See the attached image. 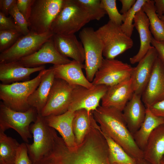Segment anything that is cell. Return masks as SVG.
Masks as SVG:
<instances>
[{
  "instance_id": "cell-25",
  "label": "cell",
  "mask_w": 164,
  "mask_h": 164,
  "mask_svg": "<svg viewBox=\"0 0 164 164\" xmlns=\"http://www.w3.org/2000/svg\"><path fill=\"white\" fill-rule=\"evenodd\" d=\"M55 78L54 70L51 67L48 69L38 87L28 99L29 104L30 107L35 108L38 114H40L46 104Z\"/></svg>"
},
{
  "instance_id": "cell-12",
  "label": "cell",
  "mask_w": 164,
  "mask_h": 164,
  "mask_svg": "<svg viewBox=\"0 0 164 164\" xmlns=\"http://www.w3.org/2000/svg\"><path fill=\"white\" fill-rule=\"evenodd\" d=\"M74 86L55 78L47 102L40 114L43 117L62 114L68 111Z\"/></svg>"
},
{
  "instance_id": "cell-2",
  "label": "cell",
  "mask_w": 164,
  "mask_h": 164,
  "mask_svg": "<svg viewBox=\"0 0 164 164\" xmlns=\"http://www.w3.org/2000/svg\"><path fill=\"white\" fill-rule=\"evenodd\" d=\"M92 112L103 133L120 145L136 161L144 158L143 151L136 144L122 112L112 107L102 106Z\"/></svg>"
},
{
  "instance_id": "cell-28",
  "label": "cell",
  "mask_w": 164,
  "mask_h": 164,
  "mask_svg": "<svg viewBox=\"0 0 164 164\" xmlns=\"http://www.w3.org/2000/svg\"><path fill=\"white\" fill-rule=\"evenodd\" d=\"M149 23V29L153 38L164 43V23L157 14L154 1L147 0L142 7Z\"/></svg>"
},
{
  "instance_id": "cell-3",
  "label": "cell",
  "mask_w": 164,
  "mask_h": 164,
  "mask_svg": "<svg viewBox=\"0 0 164 164\" xmlns=\"http://www.w3.org/2000/svg\"><path fill=\"white\" fill-rule=\"evenodd\" d=\"M48 69L41 71L34 78L22 82L0 84V99L6 106L15 111L24 112L31 107L28 99L39 85Z\"/></svg>"
},
{
  "instance_id": "cell-16",
  "label": "cell",
  "mask_w": 164,
  "mask_h": 164,
  "mask_svg": "<svg viewBox=\"0 0 164 164\" xmlns=\"http://www.w3.org/2000/svg\"><path fill=\"white\" fill-rule=\"evenodd\" d=\"M158 56L155 49L152 46L137 66L134 67L131 79L135 93L142 96L149 80Z\"/></svg>"
},
{
  "instance_id": "cell-27",
  "label": "cell",
  "mask_w": 164,
  "mask_h": 164,
  "mask_svg": "<svg viewBox=\"0 0 164 164\" xmlns=\"http://www.w3.org/2000/svg\"><path fill=\"white\" fill-rule=\"evenodd\" d=\"M95 120L92 112H88L85 109L75 112L73 120V128L77 146L84 141L90 131Z\"/></svg>"
},
{
  "instance_id": "cell-34",
  "label": "cell",
  "mask_w": 164,
  "mask_h": 164,
  "mask_svg": "<svg viewBox=\"0 0 164 164\" xmlns=\"http://www.w3.org/2000/svg\"><path fill=\"white\" fill-rule=\"evenodd\" d=\"M23 35L21 33L16 31L0 30V53L11 47Z\"/></svg>"
},
{
  "instance_id": "cell-19",
  "label": "cell",
  "mask_w": 164,
  "mask_h": 164,
  "mask_svg": "<svg viewBox=\"0 0 164 164\" xmlns=\"http://www.w3.org/2000/svg\"><path fill=\"white\" fill-rule=\"evenodd\" d=\"M52 39L56 49L62 55L81 63L85 61L83 45L75 34H54Z\"/></svg>"
},
{
  "instance_id": "cell-20",
  "label": "cell",
  "mask_w": 164,
  "mask_h": 164,
  "mask_svg": "<svg viewBox=\"0 0 164 164\" xmlns=\"http://www.w3.org/2000/svg\"><path fill=\"white\" fill-rule=\"evenodd\" d=\"M74 112L68 110L61 114L44 117L47 125L58 132L66 145L70 148L77 146L73 128Z\"/></svg>"
},
{
  "instance_id": "cell-15",
  "label": "cell",
  "mask_w": 164,
  "mask_h": 164,
  "mask_svg": "<svg viewBox=\"0 0 164 164\" xmlns=\"http://www.w3.org/2000/svg\"><path fill=\"white\" fill-rule=\"evenodd\" d=\"M142 99L146 108L164 99V65L158 56Z\"/></svg>"
},
{
  "instance_id": "cell-24",
  "label": "cell",
  "mask_w": 164,
  "mask_h": 164,
  "mask_svg": "<svg viewBox=\"0 0 164 164\" xmlns=\"http://www.w3.org/2000/svg\"><path fill=\"white\" fill-rule=\"evenodd\" d=\"M143 152L144 158L151 164H161L164 155V124L151 133Z\"/></svg>"
},
{
  "instance_id": "cell-38",
  "label": "cell",
  "mask_w": 164,
  "mask_h": 164,
  "mask_svg": "<svg viewBox=\"0 0 164 164\" xmlns=\"http://www.w3.org/2000/svg\"><path fill=\"white\" fill-rule=\"evenodd\" d=\"M33 1V0H17V7L27 22Z\"/></svg>"
},
{
  "instance_id": "cell-45",
  "label": "cell",
  "mask_w": 164,
  "mask_h": 164,
  "mask_svg": "<svg viewBox=\"0 0 164 164\" xmlns=\"http://www.w3.org/2000/svg\"><path fill=\"white\" fill-rule=\"evenodd\" d=\"M161 20L164 23V15L159 17Z\"/></svg>"
},
{
  "instance_id": "cell-33",
  "label": "cell",
  "mask_w": 164,
  "mask_h": 164,
  "mask_svg": "<svg viewBox=\"0 0 164 164\" xmlns=\"http://www.w3.org/2000/svg\"><path fill=\"white\" fill-rule=\"evenodd\" d=\"M116 2V0H101V5L108 15L109 20L121 26L125 21V16L119 12Z\"/></svg>"
},
{
  "instance_id": "cell-43",
  "label": "cell",
  "mask_w": 164,
  "mask_h": 164,
  "mask_svg": "<svg viewBox=\"0 0 164 164\" xmlns=\"http://www.w3.org/2000/svg\"><path fill=\"white\" fill-rule=\"evenodd\" d=\"M156 12L159 17L164 15V0H154Z\"/></svg>"
},
{
  "instance_id": "cell-7",
  "label": "cell",
  "mask_w": 164,
  "mask_h": 164,
  "mask_svg": "<svg viewBox=\"0 0 164 164\" xmlns=\"http://www.w3.org/2000/svg\"><path fill=\"white\" fill-rule=\"evenodd\" d=\"M38 114L36 110L31 107L24 112L13 110L0 103V131L5 132L10 128L15 130L26 143L32 138L30 124L34 122Z\"/></svg>"
},
{
  "instance_id": "cell-26",
  "label": "cell",
  "mask_w": 164,
  "mask_h": 164,
  "mask_svg": "<svg viewBox=\"0 0 164 164\" xmlns=\"http://www.w3.org/2000/svg\"><path fill=\"white\" fill-rule=\"evenodd\" d=\"M164 124V118L155 115L148 108H146L143 122L138 130L132 135L136 144L143 151L153 130L159 125Z\"/></svg>"
},
{
  "instance_id": "cell-35",
  "label": "cell",
  "mask_w": 164,
  "mask_h": 164,
  "mask_svg": "<svg viewBox=\"0 0 164 164\" xmlns=\"http://www.w3.org/2000/svg\"><path fill=\"white\" fill-rule=\"evenodd\" d=\"M9 15L13 19L23 35H26L29 32L28 22L18 9L16 3L10 10Z\"/></svg>"
},
{
  "instance_id": "cell-30",
  "label": "cell",
  "mask_w": 164,
  "mask_h": 164,
  "mask_svg": "<svg viewBox=\"0 0 164 164\" xmlns=\"http://www.w3.org/2000/svg\"><path fill=\"white\" fill-rule=\"evenodd\" d=\"M102 133L108 146L109 158L111 164H137V161L130 156L120 145L111 138L102 132Z\"/></svg>"
},
{
  "instance_id": "cell-36",
  "label": "cell",
  "mask_w": 164,
  "mask_h": 164,
  "mask_svg": "<svg viewBox=\"0 0 164 164\" xmlns=\"http://www.w3.org/2000/svg\"><path fill=\"white\" fill-rule=\"evenodd\" d=\"M29 158L26 143L20 144L16 154L15 164H32Z\"/></svg>"
},
{
  "instance_id": "cell-13",
  "label": "cell",
  "mask_w": 164,
  "mask_h": 164,
  "mask_svg": "<svg viewBox=\"0 0 164 164\" xmlns=\"http://www.w3.org/2000/svg\"><path fill=\"white\" fill-rule=\"evenodd\" d=\"M108 87L101 84L94 85L91 88L74 85L68 110L75 112L85 109L89 112L95 110L100 106V101L106 93Z\"/></svg>"
},
{
  "instance_id": "cell-5",
  "label": "cell",
  "mask_w": 164,
  "mask_h": 164,
  "mask_svg": "<svg viewBox=\"0 0 164 164\" xmlns=\"http://www.w3.org/2000/svg\"><path fill=\"white\" fill-rule=\"evenodd\" d=\"M95 32L103 44L105 58L114 59L133 45L132 39L123 32L121 26L110 20Z\"/></svg>"
},
{
  "instance_id": "cell-44",
  "label": "cell",
  "mask_w": 164,
  "mask_h": 164,
  "mask_svg": "<svg viewBox=\"0 0 164 164\" xmlns=\"http://www.w3.org/2000/svg\"><path fill=\"white\" fill-rule=\"evenodd\" d=\"M142 159L138 161L140 162V163L139 164H149L148 163H147L146 162H145V161H142ZM137 164H138L137 163Z\"/></svg>"
},
{
  "instance_id": "cell-4",
  "label": "cell",
  "mask_w": 164,
  "mask_h": 164,
  "mask_svg": "<svg viewBox=\"0 0 164 164\" xmlns=\"http://www.w3.org/2000/svg\"><path fill=\"white\" fill-rule=\"evenodd\" d=\"M90 21L87 13L78 0H63L50 30L54 34H75Z\"/></svg>"
},
{
  "instance_id": "cell-47",
  "label": "cell",
  "mask_w": 164,
  "mask_h": 164,
  "mask_svg": "<svg viewBox=\"0 0 164 164\" xmlns=\"http://www.w3.org/2000/svg\"><path fill=\"white\" fill-rule=\"evenodd\" d=\"M162 160H164V155L162 158Z\"/></svg>"
},
{
  "instance_id": "cell-1",
  "label": "cell",
  "mask_w": 164,
  "mask_h": 164,
  "mask_svg": "<svg viewBox=\"0 0 164 164\" xmlns=\"http://www.w3.org/2000/svg\"><path fill=\"white\" fill-rule=\"evenodd\" d=\"M108 149L105 141L88 137L74 148L64 143L57 145L37 164H111Z\"/></svg>"
},
{
  "instance_id": "cell-42",
  "label": "cell",
  "mask_w": 164,
  "mask_h": 164,
  "mask_svg": "<svg viewBox=\"0 0 164 164\" xmlns=\"http://www.w3.org/2000/svg\"><path fill=\"white\" fill-rule=\"evenodd\" d=\"M136 1L135 0H119L122 4L120 13L122 15H125L135 4Z\"/></svg>"
},
{
  "instance_id": "cell-8",
  "label": "cell",
  "mask_w": 164,
  "mask_h": 164,
  "mask_svg": "<svg viewBox=\"0 0 164 164\" xmlns=\"http://www.w3.org/2000/svg\"><path fill=\"white\" fill-rule=\"evenodd\" d=\"M79 36L84 50L86 77L92 82L103 59V44L92 27L83 28L80 32Z\"/></svg>"
},
{
  "instance_id": "cell-14",
  "label": "cell",
  "mask_w": 164,
  "mask_h": 164,
  "mask_svg": "<svg viewBox=\"0 0 164 164\" xmlns=\"http://www.w3.org/2000/svg\"><path fill=\"white\" fill-rule=\"evenodd\" d=\"M71 61L58 52L52 37L45 42L38 51L18 60L22 65L28 67H36L47 63L62 65L69 63Z\"/></svg>"
},
{
  "instance_id": "cell-21",
  "label": "cell",
  "mask_w": 164,
  "mask_h": 164,
  "mask_svg": "<svg viewBox=\"0 0 164 164\" xmlns=\"http://www.w3.org/2000/svg\"><path fill=\"white\" fill-rule=\"evenodd\" d=\"M134 22V27L139 35L140 46L137 53L129 59L132 64L138 63L152 48L151 43L153 37L149 29V19L142 8L136 14Z\"/></svg>"
},
{
  "instance_id": "cell-37",
  "label": "cell",
  "mask_w": 164,
  "mask_h": 164,
  "mask_svg": "<svg viewBox=\"0 0 164 164\" xmlns=\"http://www.w3.org/2000/svg\"><path fill=\"white\" fill-rule=\"evenodd\" d=\"M2 30L16 31L22 33L12 18L6 16L0 12V30Z\"/></svg>"
},
{
  "instance_id": "cell-23",
  "label": "cell",
  "mask_w": 164,
  "mask_h": 164,
  "mask_svg": "<svg viewBox=\"0 0 164 164\" xmlns=\"http://www.w3.org/2000/svg\"><path fill=\"white\" fill-rule=\"evenodd\" d=\"M141 97V95L134 93L122 111L128 128L132 135L140 128L145 116L146 108Z\"/></svg>"
},
{
  "instance_id": "cell-9",
  "label": "cell",
  "mask_w": 164,
  "mask_h": 164,
  "mask_svg": "<svg viewBox=\"0 0 164 164\" xmlns=\"http://www.w3.org/2000/svg\"><path fill=\"white\" fill-rule=\"evenodd\" d=\"M33 142L26 143L29 158L32 163L38 161L52 149L54 142V129L46 124L44 117L38 114L35 121L30 126Z\"/></svg>"
},
{
  "instance_id": "cell-31",
  "label": "cell",
  "mask_w": 164,
  "mask_h": 164,
  "mask_svg": "<svg viewBox=\"0 0 164 164\" xmlns=\"http://www.w3.org/2000/svg\"><path fill=\"white\" fill-rule=\"evenodd\" d=\"M147 0H137L132 8L124 15L125 20L121 26L123 32L128 37H131L134 26L133 23L137 13L142 8Z\"/></svg>"
},
{
  "instance_id": "cell-11",
  "label": "cell",
  "mask_w": 164,
  "mask_h": 164,
  "mask_svg": "<svg viewBox=\"0 0 164 164\" xmlns=\"http://www.w3.org/2000/svg\"><path fill=\"white\" fill-rule=\"evenodd\" d=\"M133 69L121 61L103 58L92 83L107 86L114 85L130 78Z\"/></svg>"
},
{
  "instance_id": "cell-22",
  "label": "cell",
  "mask_w": 164,
  "mask_h": 164,
  "mask_svg": "<svg viewBox=\"0 0 164 164\" xmlns=\"http://www.w3.org/2000/svg\"><path fill=\"white\" fill-rule=\"evenodd\" d=\"M45 69L44 65L28 67L18 61L0 63V80L4 84H9L28 79L32 73Z\"/></svg>"
},
{
  "instance_id": "cell-41",
  "label": "cell",
  "mask_w": 164,
  "mask_h": 164,
  "mask_svg": "<svg viewBox=\"0 0 164 164\" xmlns=\"http://www.w3.org/2000/svg\"><path fill=\"white\" fill-rule=\"evenodd\" d=\"M17 0H0V12L8 16L9 12L16 3Z\"/></svg>"
},
{
  "instance_id": "cell-48",
  "label": "cell",
  "mask_w": 164,
  "mask_h": 164,
  "mask_svg": "<svg viewBox=\"0 0 164 164\" xmlns=\"http://www.w3.org/2000/svg\"><path fill=\"white\" fill-rule=\"evenodd\" d=\"M117 164V163H114V164Z\"/></svg>"
},
{
  "instance_id": "cell-29",
  "label": "cell",
  "mask_w": 164,
  "mask_h": 164,
  "mask_svg": "<svg viewBox=\"0 0 164 164\" xmlns=\"http://www.w3.org/2000/svg\"><path fill=\"white\" fill-rule=\"evenodd\" d=\"M20 145L16 139L0 131V164H15Z\"/></svg>"
},
{
  "instance_id": "cell-32",
  "label": "cell",
  "mask_w": 164,
  "mask_h": 164,
  "mask_svg": "<svg viewBox=\"0 0 164 164\" xmlns=\"http://www.w3.org/2000/svg\"><path fill=\"white\" fill-rule=\"evenodd\" d=\"M87 13L90 21L99 20L107 13L101 5L100 0H78Z\"/></svg>"
},
{
  "instance_id": "cell-10",
  "label": "cell",
  "mask_w": 164,
  "mask_h": 164,
  "mask_svg": "<svg viewBox=\"0 0 164 164\" xmlns=\"http://www.w3.org/2000/svg\"><path fill=\"white\" fill-rule=\"evenodd\" d=\"M53 34L51 31L40 34L30 32L22 35L11 47L0 53V63L18 61L35 53Z\"/></svg>"
},
{
  "instance_id": "cell-17",
  "label": "cell",
  "mask_w": 164,
  "mask_h": 164,
  "mask_svg": "<svg viewBox=\"0 0 164 164\" xmlns=\"http://www.w3.org/2000/svg\"><path fill=\"white\" fill-rule=\"evenodd\" d=\"M134 93L130 78L108 86L101 99V106L115 108L122 112Z\"/></svg>"
},
{
  "instance_id": "cell-6",
  "label": "cell",
  "mask_w": 164,
  "mask_h": 164,
  "mask_svg": "<svg viewBox=\"0 0 164 164\" xmlns=\"http://www.w3.org/2000/svg\"><path fill=\"white\" fill-rule=\"evenodd\" d=\"M63 0H33L28 20L30 32L51 31L52 22L60 11Z\"/></svg>"
},
{
  "instance_id": "cell-39",
  "label": "cell",
  "mask_w": 164,
  "mask_h": 164,
  "mask_svg": "<svg viewBox=\"0 0 164 164\" xmlns=\"http://www.w3.org/2000/svg\"><path fill=\"white\" fill-rule=\"evenodd\" d=\"M148 108L154 115L164 118V99L154 103Z\"/></svg>"
},
{
  "instance_id": "cell-46",
  "label": "cell",
  "mask_w": 164,
  "mask_h": 164,
  "mask_svg": "<svg viewBox=\"0 0 164 164\" xmlns=\"http://www.w3.org/2000/svg\"><path fill=\"white\" fill-rule=\"evenodd\" d=\"M161 164H164V161L162 160L161 161Z\"/></svg>"
},
{
  "instance_id": "cell-18",
  "label": "cell",
  "mask_w": 164,
  "mask_h": 164,
  "mask_svg": "<svg viewBox=\"0 0 164 164\" xmlns=\"http://www.w3.org/2000/svg\"><path fill=\"white\" fill-rule=\"evenodd\" d=\"M52 67L55 78L63 80L71 85H80L87 88L94 85L84 75L82 69H84V65L82 63L73 60L69 63L53 65Z\"/></svg>"
},
{
  "instance_id": "cell-40",
  "label": "cell",
  "mask_w": 164,
  "mask_h": 164,
  "mask_svg": "<svg viewBox=\"0 0 164 164\" xmlns=\"http://www.w3.org/2000/svg\"><path fill=\"white\" fill-rule=\"evenodd\" d=\"M151 43L155 49L158 57L164 65V43L156 41L152 37Z\"/></svg>"
}]
</instances>
